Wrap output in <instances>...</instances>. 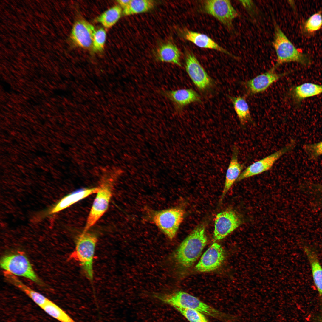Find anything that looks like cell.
Returning <instances> with one entry per match:
<instances>
[{
  "label": "cell",
  "mask_w": 322,
  "mask_h": 322,
  "mask_svg": "<svg viewBox=\"0 0 322 322\" xmlns=\"http://www.w3.org/2000/svg\"><path fill=\"white\" fill-rule=\"evenodd\" d=\"M207 241L204 226L198 225L176 250L174 256L177 262L184 267L191 266L200 256Z\"/></svg>",
  "instance_id": "obj_1"
},
{
  "label": "cell",
  "mask_w": 322,
  "mask_h": 322,
  "mask_svg": "<svg viewBox=\"0 0 322 322\" xmlns=\"http://www.w3.org/2000/svg\"><path fill=\"white\" fill-rule=\"evenodd\" d=\"M274 35L273 46L275 51L277 59L272 67L275 70L280 65L286 63L297 62L306 65L309 64V58L295 47L283 32L278 24L274 21Z\"/></svg>",
  "instance_id": "obj_2"
},
{
  "label": "cell",
  "mask_w": 322,
  "mask_h": 322,
  "mask_svg": "<svg viewBox=\"0 0 322 322\" xmlns=\"http://www.w3.org/2000/svg\"><path fill=\"white\" fill-rule=\"evenodd\" d=\"M97 241L95 234L88 231H83L76 239L73 253V255L79 262L85 275L91 282L93 279V260Z\"/></svg>",
  "instance_id": "obj_3"
},
{
  "label": "cell",
  "mask_w": 322,
  "mask_h": 322,
  "mask_svg": "<svg viewBox=\"0 0 322 322\" xmlns=\"http://www.w3.org/2000/svg\"><path fill=\"white\" fill-rule=\"evenodd\" d=\"M155 296L163 302L172 306L177 310H193L216 318H222L223 316L218 310L184 292L179 291L171 294Z\"/></svg>",
  "instance_id": "obj_4"
},
{
  "label": "cell",
  "mask_w": 322,
  "mask_h": 322,
  "mask_svg": "<svg viewBox=\"0 0 322 322\" xmlns=\"http://www.w3.org/2000/svg\"><path fill=\"white\" fill-rule=\"evenodd\" d=\"M184 210L179 208H172L155 211L151 219L153 223L169 239L175 236L183 220Z\"/></svg>",
  "instance_id": "obj_5"
},
{
  "label": "cell",
  "mask_w": 322,
  "mask_h": 322,
  "mask_svg": "<svg viewBox=\"0 0 322 322\" xmlns=\"http://www.w3.org/2000/svg\"><path fill=\"white\" fill-rule=\"evenodd\" d=\"M0 265L2 269L15 275L25 277L39 284H43L27 256L21 252L4 256L1 260Z\"/></svg>",
  "instance_id": "obj_6"
},
{
  "label": "cell",
  "mask_w": 322,
  "mask_h": 322,
  "mask_svg": "<svg viewBox=\"0 0 322 322\" xmlns=\"http://www.w3.org/2000/svg\"><path fill=\"white\" fill-rule=\"evenodd\" d=\"M87 217L83 232L88 231L107 210L112 196L110 185L102 184L99 187Z\"/></svg>",
  "instance_id": "obj_7"
},
{
  "label": "cell",
  "mask_w": 322,
  "mask_h": 322,
  "mask_svg": "<svg viewBox=\"0 0 322 322\" xmlns=\"http://www.w3.org/2000/svg\"><path fill=\"white\" fill-rule=\"evenodd\" d=\"M205 12L212 16L228 28L232 26V22L238 13L227 0H208L203 3Z\"/></svg>",
  "instance_id": "obj_8"
},
{
  "label": "cell",
  "mask_w": 322,
  "mask_h": 322,
  "mask_svg": "<svg viewBox=\"0 0 322 322\" xmlns=\"http://www.w3.org/2000/svg\"><path fill=\"white\" fill-rule=\"evenodd\" d=\"M240 218L234 211L227 210L217 214L215 221L213 238L219 240L225 238L241 224Z\"/></svg>",
  "instance_id": "obj_9"
},
{
  "label": "cell",
  "mask_w": 322,
  "mask_h": 322,
  "mask_svg": "<svg viewBox=\"0 0 322 322\" xmlns=\"http://www.w3.org/2000/svg\"><path fill=\"white\" fill-rule=\"evenodd\" d=\"M292 145V144H288L270 155L253 163L241 173L236 181H239L270 170L277 160L291 149Z\"/></svg>",
  "instance_id": "obj_10"
},
{
  "label": "cell",
  "mask_w": 322,
  "mask_h": 322,
  "mask_svg": "<svg viewBox=\"0 0 322 322\" xmlns=\"http://www.w3.org/2000/svg\"><path fill=\"white\" fill-rule=\"evenodd\" d=\"M99 189V187L86 188L70 193L43 211L40 214V217L44 218L57 213L89 196L97 193Z\"/></svg>",
  "instance_id": "obj_11"
},
{
  "label": "cell",
  "mask_w": 322,
  "mask_h": 322,
  "mask_svg": "<svg viewBox=\"0 0 322 322\" xmlns=\"http://www.w3.org/2000/svg\"><path fill=\"white\" fill-rule=\"evenodd\" d=\"M272 68L268 71L259 75L244 82L247 93L253 95L265 91L273 83L288 74L278 73Z\"/></svg>",
  "instance_id": "obj_12"
},
{
  "label": "cell",
  "mask_w": 322,
  "mask_h": 322,
  "mask_svg": "<svg viewBox=\"0 0 322 322\" xmlns=\"http://www.w3.org/2000/svg\"><path fill=\"white\" fill-rule=\"evenodd\" d=\"M224 258L223 249L220 244L215 243L202 255L196 266V269L201 272L214 270L221 266Z\"/></svg>",
  "instance_id": "obj_13"
},
{
  "label": "cell",
  "mask_w": 322,
  "mask_h": 322,
  "mask_svg": "<svg viewBox=\"0 0 322 322\" xmlns=\"http://www.w3.org/2000/svg\"><path fill=\"white\" fill-rule=\"evenodd\" d=\"M95 30L94 26L87 21L79 20L75 23L72 27L71 38L79 47L84 49L92 48Z\"/></svg>",
  "instance_id": "obj_14"
},
{
  "label": "cell",
  "mask_w": 322,
  "mask_h": 322,
  "mask_svg": "<svg viewBox=\"0 0 322 322\" xmlns=\"http://www.w3.org/2000/svg\"><path fill=\"white\" fill-rule=\"evenodd\" d=\"M185 68L189 76L199 88L204 89L210 85V78L192 52H188L186 58Z\"/></svg>",
  "instance_id": "obj_15"
},
{
  "label": "cell",
  "mask_w": 322,
  "mask_h": 322,
  "mask_svg": "<svg viewBox=\"0 0 322 322\" xmlns=\"http://www.w3.org/2000/svg\"><path fill=\"white\" fill-rule=\"evenodd\" d=\"M162 93L179 108L199 100V96L192 89H183L174 90H164Z\"/></svg>",
  "instance_id": "obj_16"
},
{
  "label": "cell",
  "mask_w": 322,
  "mask_h": 322,
  "mask_svg": "<svg viewBox=\"0 0 322 322\" xmlns=\"http://www.w3.org/2000/svg\"><path fill=\"white\" fill-rule=\"evenodd\" d=\"M238 148L234 147L231 159L226 173L225 185L221 198V201L234 183L237 180L243 169V165L238 161Z\"/></svg>",
  "instance_id": "obj_17"
},
{
  "label": "cell",
  "mask_w": 322,
  "mask_h": 322,
  "mask_svg": "<svg viewBox=\"0 0 322 322\" xmlns=\"http://www.w3.org/2000/svg\"><path fill=\"white\" fill-rule=\"evenodd\" d=\"M290 93L293 100L299 103L304 99L322 94V85L304 83L293 87Z\"/></svg>",
  "instance_id": "obj_18"
},
{
  "label": "cell",
  "mask_w": 322,
  "mask_h": 322,
  "mask_svg": "<svg viewBox=\"0 0 322 322\" xmlns=\"http://www.w3.org/2000/svg\"><path fill=\"white\" fill-rule=\"evenodd\" d=\"M184 37L199 47L215 49L224 53L231 55L227 50L221 47L207 35L189 30H186Z\"/></svg>",
  "instance_id": "obj_19"
},
{
  "label": "cell",
  "mask_w": 322,
  "mask_h": 322,
  "mask_svg": "<svg viewBox=\"0 0 322 322\" xmlns=\"http://www.w3.org/2000/svg\"><path fill=\"white\" fill-rule=\"evenodd\" d=\"M304 250L310 266L314 284L322 296V267L314 251L307 246L304 247Z\"/></svg>",
  "instance_id": "obj_20"
},
{
  "label": "cell",
  "mask_w": 322,
  "mask_h": 322,
  "mask_svg": "<svg viewBox=\"0 0 322 322\" xmlns=\"http://www.w3.org/2000/svg\"><path fill=\"white\" fill-rule=\"evenodd\" d=\"M4 273L9 281L23 291L40 307L49 300L24 284L15 275L6 271H4Z\"/></svg>",
  "instance_id": "obj_21"
},
{
  "label": "cell",
  "mask_w": 322,
  "mask_h": 322,
  "mask_svg": "<svg viewBox=\"0 0 322 322\" xmlns=\"http://www.w3.org/2000/svg\"><path fill=\"white\" fill-rule=\"evenodd\" d=\"M157 58L160 61L181 66L180 52L177 47L172 43H167L161 46L157 51Z\"/></svg>",
  "instance_id": "obj_22"
},
{
  "label": "cell",
  "mask_w": 322,
  "mask_h": 322,
  "mask_svg": "<svg viewBox=\"0 0 322 322\" xmlns=\"http://www.w3.org/2000/svg\"><path fill=\"white\" fill-rule=\"evenodd\" d=\"M231 100L241 124L244 125L251 121V117L246 98L239 96L231 97Z\"/></svg>",
  "instance_id": "obj_23"
},
{
  "label": "cell",
  "mask_w": 322,
  "mask_h": 322,
  "mask_svg": "<svg viewBox=\"0 0 322 322\" xmlns=\"http://www.w3.org/2000/svg\"><path fill=\"white\" fill-rule=\"evenodd\" d=\"M121 7L118 5L114 6L109 9L96 19L106 28H109L114 26L121 17L122 13Z\"/></svg>",
  "instance_id": "obj_24"
},
{
  "label": "cell",
  "mask_w": 322,
  "mask_h": 322,
  "mask_svg": "<svg viewBox=\"0 0 322 322\" xmlns=\"http://www.w3.org/2000/svg\"><path fill=\"white\" fill-rule=\"evenodd\" d=\"M40 307L50 316L61 322H76L64 311L49 300Z\"/></svg>",
  "instance_id": "obj_25"
},
{
  "label": "cell",
  "mask_w": 322,
  "mask_h": 322,
  "mask_svg": "<svg viewBox=\"0 0 322 322\" xmlns=\"http://www.w3.org/2000/svg\"><path fill=\"white\" fill-rule=\"evenodd\" d=\"M154 2L150 0H130L128 6L123 11L125 15H130L147 12L154 6Z\"/></svg>",
  "instance_id": "obj_26"
},
{
  "label": "cell",
  "mask_w": 322,
  "mask_h": 322,
  "mask_svg": "<svg viewBox=\"0 0 322 322\" xmlns=\"http://www.w3.org/2000/svg\"><path fill=\"white\" fill-rule=\"evenodd\" d=\"M322 26V16L319 11L311 16L305 22L304 29L308 33H312L318 30Z\"/></svg>",
  "instance_id": "obj_27"
},
{
  "label": "cell",
  "mask_w": 322,
  "mask_h": 322,
  "mask_svg": "<svg viewBox=\"0 0 322 322\" xmlns=\"http://www.w3.org/2000/svg\"><path fill=\"white\" fill-rule=\"evenodd\" d=\"M106 37V32L103 28H101L95 30L92 47L94 51L100 52L103 50Z\"/></svg>",
  "instance_id": "obj_28"
},
{
  "label": "cell",
  "mask_w": 322,
  "mask_h": 322,
  "mask_svg": "<svg viewBox=\"0 0 322 322\" xmlns=\"http://www.w3.org/2000/svg\"><path fill=\"white\" fill-rule=\"evenodd\" d=\"M177 310L190 322H209L203 313L198 311L188 309Z\"/></svg>",
  "instance_id": "obj_29"
},
{
  "label": "cell",
  "mask_w": 322,
  "mask_h": 322,
  "mask_svg": "<svg viewBox=\"0 0 322 322\" xmlns=\"http://www.w3.org/2000/svg\"><path fill=\"white\" fill-rule=\"evenodd\" d=\"M311 150L314 155L319 156L322 154V141L312 145Z\"/></svg>",
  "instance_id": "obj_30"
},
{
  "label": "cell",
  "mask_w": 322,
  "mask_h": 322,
  "mask_svg": "<svg viewBox=\"0 0 322 322\" xmlns=\"http://www.w3.org/2000/svg\"><path fill=\"white\" fill-rule=\"evenodd\" d=\"M130 1V0H118L117 1L120 6L123 9L128 6Z\"/></svg>",
  "instance_id": "obj_31"
},
{
  "label": "cell",
  "mask_w": 322,
  "mask_h": 322,
  "mask_svg": "<svg viewBox=\"0 0 322 322\" xmlns=\"http://www.w3.org/2000/svg\"><path fill=\"white\" fill-rule=\"evenodd\" d=\"M322 322V318H321V320H320V322Z\"/></svg>",
  "instance_id": "obj_32"
}]
</instances>
